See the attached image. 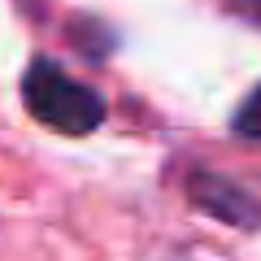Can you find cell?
<instances>
[{
	"label": "cell",
	"mask_w": 261,
	"mask_h": 261,
	"mask_svg": "<svg viewBox=\"0 0 261 261\" xmlns=\"http://www.w3.org/2000/svg\"><path fill=\"white\" fill-rule=\"evenodd\" d=\"M187 192H192V200L205 209V214L222 218V222L240 226V231H257L261 226V205L244 192V187H235L231 178H222V174L196 170V174L187 178Z\"/></svg>",
	"instance_id": "7a4b0ae2"
},
{
	"label": "cell",
	"mask_w": 261,
	"mask_h": 261,
	"mask_svg": "<svg viewBox=\"0 0 261 261\" xmlns=\"http://www.w3.org/2000/svg\"><path fill=\"white\" fill-rule=\"evenodd\" d=\"M235 135H244V140H261V87L240 105V113H235Z\"/></svg>",
	"instance_id": "3957f363"
},
{
	"label": "cell",
	"mask_w": 261,
	"mask_h": 261,
	"mask_svg": "<svg viewBox=\"0 0 261 261\" xmlns=\"http://www.w3.org/2000/svg\"><path fill=\"white\" fill-rule=\"evenodd\" d=\"M244 9H248V13H252V18H257V22H261V0H244Z\"/></svg>",
	"instance_id": "277c9868"
},
{
	"label": "cell",
	"mask_w": 261,
	"mask_h": 261,
	"mask_svg": "<svg viewBox=\"0 0 261 261\" xmlns=\"http://www.w3.org/2000/svg\"><path fill=\"white\" fill-rule=\"evenodd\" d=\"M22 100H27L31 118L44 126L61 130V135H92L105 122V100L87 83L70 79L57 61L35 57L22 74Z\"/></svg>",
	"instance_id": "6da1fadb"
}]
</instances>
